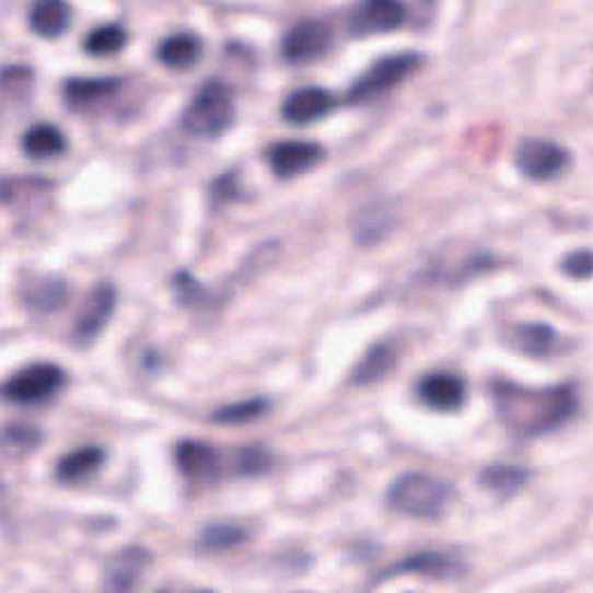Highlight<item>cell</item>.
<instances>
[{"mask_svg": "<svg viewBox=\"0 0 593 593\" xmlns=\"http://www.w3.org/2000/svg\"><path fill=\"white\" fill-rule=\"evenodd\" d=\"M491 397L508 429L520 437H543L561 427L575 412V389L570 385L524 387L508 381L491 383Z\"/></svg>", "mask_w": 593, "mask_h": 593, "instance_id": "1", "label": "cell"}, {"mask_svg": "<svg viewBox=\"0 0 593 593\" xmlns=\"http://www.w3.org/2000/svg\"><path fill=\"white\" fill-rule=\"evenodd\" d=\"M452 501V487L429 473H404L387 491L392 510L418 520H437Z\"/></svg>", "mask_w": 593, "mask_h": 593, "instance_id": "2", "label": "cell"}, {"mask_svg": "<svg viewBox=\"0 0 593 593\" xmlns=\"http://www.w3.org/2000/svg\"><path fill=\"white\" fill-rule=\"evenodd\" d=\"M234 121V97L228 84L211 79L197 91L182 114V126L195 137H219Z\"/></svg>", "mask_w": 593, "mask_h": 593, "instance_id": "3", "label": "cell"}, {"mask_svg": "<svg viewBox=\"0 0 593 593\" xmlns=\"http://www.w3.org/2000/svg\"><path fill=\"white\" fill-rule=\"evenodd\" d=\"M66 385V371L54 362H35L19 369L0 385V397L12 404H39L51 399Z\"/></svg>", "mask_w": 593, "mask_h": 593, "instance_id": "4", "label": "cell"}, {"mask_svg": "<svg viewBox=\"0 0 593 593\" xmlns=\"http://www.w3.org/2000/svg\"><path fill=\"white\" fill-rule=\"evenodd\" d=\"M420 68V56L412 51L392 54L375 61L348 91V103H367L402 84L408 74Z\"/></svg>", "mask_w": 593, "mask_h": 593, "instance_id": "5", "label": "cell"}, {"mask_svg": "<svg viewBox=\"0 0 593 593\" xmlns=\"http://www.w3.org/2000/svg\"><path fill=\"white\" fill-rule=\"evenodd\" d=\"M515 163L526 179L549 182L566 172V167L570 165V155L557 142L543 140V137H531V140H524L518 147Z\"/></svg>", "mask_w": 593, "mask_h": 593, "instance_id": "6", "label": "cell"}, {"mask_svg": "<svg viewBox=\"0 0 593 593\" xmlns=\"http://www.w3.org/2000/svg\"><path fill=\"white\" fill-rule=\"evenodd\" d=\"M332 43V31L321 19H302L288 28L281 43V54L288 63H309L323 56Z\"/></svg>", "mask_w": 593, "mask_h": 593, "instance_id": "7", "label": "cell"}, {"mask_svg": "<svg viewBox=\"0 0 593 593\" xmlns=\"http://www.w3.org/2000/svg\"><path fill=\"white\" fill-rule=\"evenodd\" d=\"M325 158V149L315 142L304 140H286L276 142L267 151L269 167L281 179H292L309 170H313Z\"/></svg>", "mask_w": 593, "mask_h": 593, "instance_id": "8", "label": "cell"}, {"mask_svg": "<svg viewBox=\"0 0 593 593\" xmlns=\"http://www.w3.org/2000/svg\"><path fill=\"white\" fill-rule=\"evenodd\" d=\"M116 309V288L112 283H101L95 286L86 302L82 313H79L77 325H74V341L77 344H91L93 339L101 336V332L107 327L112 313Z\"/></svg>", "mask_w": 593, "mask_h": 593, "instance_id": "9", "label": "cell"}, {"mask_svg": "<svg viewBox=\"0 0 593 593\" xmlns=\"http://www.w3.org/2000/svg\"><path fill=\"white\" fill-rule=\"evenodd\" d=\"M406 22V8L397 0H367L350 16L354 35H373L399 28Z\"/></svg>", "mask_w": 593, "mask_h": 593, "instance_id": "10", "label": "cell"}, {"mask_svg": "<svg viewBox=\"0 0 593 593\" xmlns=\"http://www.w3.org/2000/svg\"><path fill=\"white\" fill-rule=\"evenodd\" d=\"M418 397L433 410H460L466 402V383L447 371L427 373L418 383Z\"/></svg>", "mask_w": 593, "mask_h": 593, "instance_id": "11", "label": "cell"}, {"mask_svg": "<svg viewBox=\"0 0 593 593\" xmlns=\"http://www.w3.org/2000/svg\"><path fill=\"white\" fill-rule=\"evenodd\" d=\"M174 460L186 478L211 482L221 476V457L205 441H182L174 450Z\"/></svg>", "mask_w": 593, "mask_h": 593, "instance_id": "12", "label": "cell"}, {"mask_svg": "<svg viewBox=\"0 0 593 593\" xmlns=\"http://www.w3.org/2000/svg\"><path fill=\"white\" fill-rule=\"evenodd\" d=\"M147 566L149 555L142 547H130L116 555L105 572V593H135L144 578Z\"/></svg>", "mask_w": 593, "mask_h": 593, "instance_id": "13", "label": "cell"}, {"mask_svg": "<svg viewBox=\"0 0 593 593\" xmlns=\"http://www.w3.org/2000/svg\"><path fill=\"white\" fill-rule=\"evenodd\" d=\"M334 107V97L321 86H304L292 91L281 107V114L288 124L306 126L318 121Z\"/></svg>", "mask_w": 593, "mask_h": 593, "instance_id": "14", "label": "cell"}, {"mask_svg": "<svg viewBox=\"0 0 593 593\" xmlns=\"http://www.w3.org/2000/svg\"><path fill=\"white\" fill-rule=\"evenodd\" d=\"M205 45L195 33L167 35L155 49V58L170 70H188L202 58Z\"/></svg>", "mask_w": 593, "mask_h": 593, "instance_id": "15", "label": "cell"}, {"mask_svg": "<svg viewBox=\"0 0 593 593\" xmlns=\"http://www.w3.org/2000/svg\"><path fill=\"white\" fill-rule=\"evenodd\" d=\"M397 360H399V346H397V341H381V344H375L364 354L362 362L358 367H354L352 383L354 385L379 383L381 379H385V375L394 369Z\"/></svg>", "mask_w": 593, "mask_h": 593, "instance_id": "16", "label": "cell"}, {"mask_svg": "<svg viewBox=\"0 0 593 593\" xmlns=\"http://www.w3.org/2000/svg\"><path fill=\"white\" fill-rule=\"evenodd\" d=\"M28 26L39 37H58L70 26V8L61 0H39L28 12Z\"/></svg>", "mask_w": 593, "mask_h": 593, "instance_id": "17", "label": "cell"}, {"mask_svg": "<svg viewBox=\"0 0 593 593\" xmlns=\"http://www.w3.org/2000/svg\"><path fill=\"white\" fill-rule=\"evenodd\" d=\"M68 147L63 130L54 124H35L22 137V149L33 161L61 155Z\"/></svg>", "mask_w": 593, "mask_h": 593, "instance_id": "18", "label": "cell"}, {"mask_svg": "<svg viewBox=\"0 0 593 593\" xmlns=\"http://www.w3.org/2000/svg\"><path fill=\"white\" fill-rule=\"evenodd\" d=\"M103 462H105V452L101 447H95V445L79 447L58 462L56 476L63 482H79L101 468Z\"/></svg>", "mask_w": 593, "mask_h": 593, "instance_id": "19", "label": "cell"}, {"mask_svg": "<svg viewBox=\"0 0 593 593\" xmlns=\"http://www.w3.org/2000/svg\"><path fill=\"white\" fill-rule=\"evenodd\" d=\"M118 86L116 79H101V77H91V79H79L72 77L63 84V97L72 107H84L91 105L101 97L109 95Z\"/></svg>", "mask_w": 593, "mask_h": 593, "instance_id": "20", "label": "cell"}, {"mask_svg": "<svg viewBox=\"0 0 593 593\" xmlns=\"http://www.w3.org/2000/svg\"><path fill=\"white\" fill-rule=\"evenodd\" d=\"M128 43V33L121 24H103L93 28L82 43V49L89 56L95 58H105V56H114L121 51Z\"/></svg>", "mask_w": 593, "mask_h": 593, "instance_id": "21", "label": "cell"}, {"mask_svg": "<svg viewBox=\"0 0 593 593\" xmlns=\"http://www.w3.org/2000/svg\"><path fill=\"white\" fill-rule=\"evenodd\" d=\"M399 570L406 572H425V575H439L450 578L454 572L462 570V563L457 557L443 555V551H422V555H415L408 561L399 563Z\"/></svg>", "mask_w": 593, "mask_h": 593, "instance_id": "22", "label": "cell"}, {"mask_svg": "<svg viewBox=\"0 0 593 593\" xmlns=\"http://www.w3.org/2000/svg\"><path fill=\"white\" fill-rule=\"evenodd\" d=\"M515 341L526 354H549L557 348V332L543 323H528L515 329Z\"/></svg>", "mask_w": 593, "mask_h": 593, "instance_id": "23", "label": "cell"}, {"mask_svg": "<svg viewBox=\"0 0 593 593\" xmlns=\"http://www.w3.org/2000/svg\"><path fill=\"white\" fill-rule=\"evenodd\" d=\"M524 480H526V470L512 464H493L480 473V482L497 493L518 491L524 485Z\"/></svg>", "mask_w": 593, "mask_h": 593, "instance_id": "24", "label": "cell"}, {"mask_svg": "<svg viewBox=\"0 0 593 593\" xmlns=\"http://www.w3.org/2000/svg\"><path fill=\"white\" fill-rule=\"evenodd\" d=\"M68 286L61 279H39L26 290V302L37 311H54L63 304Z\"/></svg>", "mask_w": 593, "mask_h": 593, "instance_id": "25", "label": "cell"}, {"mask_svg": "<svg viewBox=\"0 0 593 593\" xmlns=\"http://www.w3.org/2000/svg\"><path fill=\"white\" fill-rule=\"evenodd\" d=\"M269 404L267 399H246V402H236L230 406H223L211 415L213 422L219 425H244L251 420H258L263 412H267Z\"/></svg>", "mask_w": 593, "mask_h": 593, "instance_id": "26", "label": "cell"}, {"mask_svg": "<svg viewBox=\"0 0 593 593\" xmlns=\"http://www.w3.org/2000/svg\"><path fill=\"white\" fill-rule=\"evenodd\" d=\"M246 538V533L242 526L236 524H211L202 531L200 545L205 549H228L240 545Z\"/></svg>", "mask_w": 593, "mask_h": 593, "instance_id": "27", "label": "cell"}, {"mask_svg": "<svg viewBox=\"0 0 593 593\" xmlns=\"http://www.w3.org/2000/svg\"><path fill=\"white\" fill-rule=\"evenodd\" d=\"M271 466V454L260 445H246L236 452L234 468L240 476H260Z\"/></svg>", "mask_w": 593, "mask_h": 593, "instance_id": "28", "label": "cell"}, {"mask_svg": "<svg viewBox=\"0 0 593 593\" xmlns=\"http://www.w3.org/2000/svg\"><path fill=\"white\" fill-rule=\"evenodd\" d=\"M561 269L572 276V279H589V276H593V251L568 253L561 263Z\"/></svg>", "mask_w": 593, "mask_h": 593, "instance_id": "29", "label": "cell"}, {"mask_svg": "<svg viewBox=\"0 0 593 593\" xmlns=\"http://www.w3.org/2000/svg\"><path fill=\"white\" fill-rule=\"evenodd\" d=\"M174 290L176 294L182 296L184 302H195L197 296H200V283H197L190 274L186 271H179V274H174Z\"/></svg>", "mask_w": 593, "mask_h": 593, "instance_id": "30", "label": "cell"}, {"mask_svg": "<svg viewBox=\"0 0 593 593\" xmlns=\"http://www.w3.org/2000/svg\"><path fill=\"white\" fill-rule=\"evenodd\" d=\"M37 431H33V429H26V427H22V429H19V427H12V429H8V433H5V445H16V447H22V450H26V447H31V445H35L37 443Z\"/></svg>", "mask_w": 593, "mask_h": 593, "instance_id": "31", "label": "cell"}]
</instances>
